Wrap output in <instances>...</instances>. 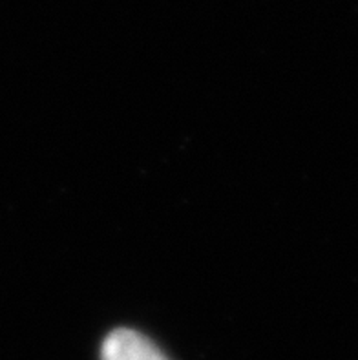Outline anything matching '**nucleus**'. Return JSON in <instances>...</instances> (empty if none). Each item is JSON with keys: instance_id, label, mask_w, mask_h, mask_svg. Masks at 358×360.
<instances>
[{"instance_id": "obj_1", "label": "nucleus", "mask_w": 358, "mask_h": 360, "mask_svg": "<svg viewBox=\"0 0 358 360\" xmlns=\"http://www.w3.org/2000/svg\"><path fill=\"white\" fill-rule=\"evenodd\" d=\"M101 360H168L152 340L137 331L119 328L103 342Z\"/></svg>"}]
</instances>
